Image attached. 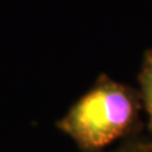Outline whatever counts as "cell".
<instances>
[{
	"label": "cell",
	"instance_id": "cell-3",
	"mask_svg": "<svg viewBox=\"0 0 152 152\" xmlns=\"http://www.w3.org/2000/svg\"><path fill=\"white\" fill-rule=\"evenodd\" d=\"M108 152H152V138L137 133L123 140L117 148Z\"/></svg>",
	"mask_w": 152,
	"mask_h": 152
},
{
	"label": "cell",
	"instance_id": "cell-2",
	"mask_svg": "<svg viewBox=\"0 0 152 152\" xmlns=\"http://www.w3.org/2000/svg\"><path fill=\"white\" fill-rule=\"evenodd\" d=\"M140 98L147 113V127L152 133V50L145 52L138 75Z\"/></svg>",
	"mask_w": 152,
	"mask_h": 152
},
{
	"label": "cell",
	"instance_id": "cell-1",
	"mask_svg": "<svg viewBox=\"0 0 152 152\" xmlns=\"http://www.w3.org/2000/svg\"><path fill=\"white\" fill-rule=\"evenodd\" d=\"M141 98L134 89L100 75L56 122L81 152H104L109 145L141 133Z\"/></svg>",
	"mask_w": 152,
	"mask_h": 152
}]
</instances>
